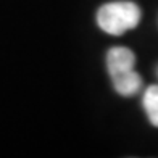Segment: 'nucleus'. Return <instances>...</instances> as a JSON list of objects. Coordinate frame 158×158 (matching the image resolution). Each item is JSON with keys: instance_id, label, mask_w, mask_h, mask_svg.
<instances>
[{"instance_id": "obj_3", "label": "nucleus", "mask_w": 158, "mask_h": 158, "mask_svg": "<svg viewBox=\"0 0 158 158\" xmlns=\"http://www.w3.org/2000/svg\"><path fill=\"white\" fill-rule=\"evenodd\" d=\"M111 82L114 90L123 97H132L142 89V77L139 73H135V69L111 77Z\"/></svg>"}, {"instance_id": "obj_2", "label": "nucleus", "mask_w": 158, "mask_h": 158, "mask_svg": "<svg viewBox=\"0 0 158 158\" xmlns=\"http://www.w3.org/2000/svg\"><path fill=\"white\" fill-rule=\"evenodd\" d=\"M135 66V55L127 47H111L106 53V69L110 77L132 71Z\"/></svg>"}, {"instance_id": "obj_4", "label": "nucleus", "mask_w": 158, "mask_h": 158, "mask_svg": "<svg viewBox=\"0 0 158 158\" xmlns=\"http://www.w3.org/2000/svg\"><path fill=\"white\" fill-rule=\"evenodd\" d=\"M142 105L150 124L158 127V85H150L142 97Z\"/></svg>"}, {"instance_id": "obj_1", "label": "nucleus", "mask_w": 158, "mask_h": 158, "mask_svg": "<svg viewBox=\"0 0 158 158\" xmlns=\"http://www.w3.org/2000/svg\"><path fill=\"white\" fill-rule=\"evenodd\" d=\"M140 6L129 0L108 2L97 11V24L103 32L110 35H121L134 29L140 23Z\"/></svg>"}]
</instances>
